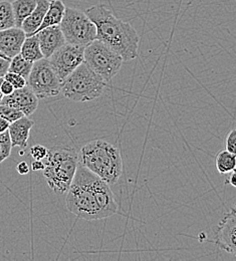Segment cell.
Wrapping results in <instances>:
<instances>
[{
    "instance_id": "obj_28",
    "label": "cell",
    "mask_w": 236,
    "mask_h": 261,
    "mask_svg": "<svg viewBox=\"0 0 236 261\" xmlns=\"http://www.w3.org/2000/svg\"><path fill=\"white\" fill-rule=\"evenodd\" d=\"M9 63H10V61L0 58V77H3L5 75V73L8 71Z\"/></svg>"
},
{
    "instance_id": "obj_11",
    "label": "cell",
    "mask_w": 236,
    "mask_h": 261,
    "mask_svg": "<svg viewBox=\"0 0 236 261\" xmlns=\"http://www.w3.org/2000/svg\"><path fill=\"white\" fill-rule=\"evenodd\" d=\"M38 99L34 92L25 86L24 88L14 90L8 96H3L0 103L12 107L20 111L25 117H31L38 107Z\"/></svg>"
},
{
    "instance_id": "obj_25",
    "label": "cell",
    "mask_w": 236,
    "mask_h": 261,
    "mask_svg": "<svg viewBox=\"0 0 236 261\" xmlns=\"http://www.w3.org/2000/svg\"><path fill=\"white\" fill-rule=\"evenodd\" d=\"M47 152H48V150L45 147H43L41 145H35L32 147L30 154L34 160H43L46 157Z\"/></svg>"
},
{
    "instance_id": "obj_1",
    "label": "cell",
    "mask_w": 236,
    "mask_h": 261,
    "mask_svg": "<svg viewBox=\"0 0 236 261\" xmlns=\"http://www.w3.org/2000/svg\"><path fill=\"white\" fill-rule=\"evenodd\" d=\"M66 203L69 212L87 221L111 217L118 210L110 185L80 163L68 188Z\"/></svg>"
},
{
    "instance_id": "obj_26",
    "label": "cell",
    "mask_w": 236,
    "mask_h": 261,
    "mask_svg": "<svg viewBox=\"0 0 236 261\" xmlns=\"http://www.w3.org/2000/svg\"><path fill=\"white\" fill-rule=\"evenodd\" d=\"M225 150L230 152V153H233L235 154L236 151V130H230L226 137V140H225Z\"/></svg>"
},
{
    "instance_id": "obj_2",
    "label": "cell",
    "mask_w": 236,
    "mask_h": 261,
    "mask_svg": "<svg viewBox=\"0 0 236 261\" xmlns=\"http://www.w3.org/2000/svg\"><path fill=\"white\" fill-rule=\"evenodd\" d=\"M85 12L96 25L97 39L120 55L124 62L135 60L140 37L129 22L115 16L103 4L92 6Z\"/></svg>"
},
{
    "instance_id": "obj_18",
    "label": "cell",
    "mask_w": 236,
    "mask_h": 261,
    "mask_svg": "<svg viewBox=\"0 0 236 261\" xmlns=\"http://www.w3.org/2000/svg\"><path fill=\"white\" fill-rule=\"evenodd\" d=\"M19 54L25 60H28L32 63L43 59V55L40 50V46H39V42H38L36 34L25 37V39L21 45Z\"/></svg>"
},
{
    "instance_id": "obj_12",
    "label": "cell",
    "mask_w": 236,
    "mask_h": 261,
    "mask_svg": "<svg viewBox=\"0 0 236 261\" xmlns=\"http://www.w3.org/2000/svg\"><path fill=\"white\" fill-rule=\"evenodd\" d=\"M35 34L44 59H48L55 51L66 43L65 36L62 33L60 25L45 28Z\"/></svg>"
},
{
    "instance_id": "obj_9",
    "label": "cell",
    "mask_w": 236,
    "mask_h": 261,
    "mask_svg": "<svg viewBox=\"0 0 236 261\" xmlns=\"http://www.w3.org/2000/svg\"><path fill=\"white\" fill-rule=\"evenodd\" d=\"M84 46L66 42L47 59L61 82L84 63Z\"/></svg>"
},
{
    "instance_id": "obj_20",
    "label": "cell",
    "mask_w": 236,
    "mask_h": 261,
    "mask_svg": "<svg viewBox=\"0 0 236 261\" xmlns=\"http://www.w3.org/2000/svg\"><path fill=\"white\" fill-rule=\"evenodd\" d=\"M33 65H34V63L25 60L20 54H18L17 56L13 57L10 60L8 71L17 73V74L23 76L25 80H28V77L31 73V70L33 68Z\"/></svg>"
},
{
    "instance_id": "obj_32",
    "label": "cell",
    "mask_w": 236,
    "mask_h": 261,
    "mask_svg": "<svg viewBox=\"0 0 236 261\" xmlns=\"http://www.w3.org/2000/svg\"><path fill=\"white\" fill-rule=\"evenodd\" d=\"M236 171H231L230 172V176H229V178L226 180V182H225V184H227V183H229V184H231L233 187H236Z\"/></svg>"
},
{
    "instance_id": "obj_7",
    "label": "cell",
    "mask_w": 236,
    "mask_h": 261,
    "mask_svg": "<svg viewBox=\"0 0 236 261\" xmlns=\"http://www.w3.org/2000/svg\"><path fill=\"white\" fill-rule=\"evenodd\" d=\"M60 28L67 43L85 47L97 39L95 23L89 18L86 12L76 8L66 7Z\"/></svg>"
},
{
    "instance_id": "obj_24",
    "label": "cell",
    "mask_w": 236,
    "mask_h": 261,
    "mask_svg": "<svg viewBox=\"0 0 236 261\" xmlns=\"http://www.w3.org/2000/svg\"><path fill=\"white\" fill-rule=\"evenodd\" d=\"M3 79L5 81L9 82L13 86L14 90L21 89V88H24L27 86V80L23 76H21V75H19L17 73H14V72L7 71L5 73V75L3 76Z\"/></svg>"
},
{
    "instance_id": "obj_5",
    "label": "cell",
    "mask_w": 236,
    "mask_h": 261,
    "mask_svg": "<svg viewBox=\"0 0 236 261\" xmlns=\"http://www.w3.org/2000/svg\"><path fill=\"white\" fill-rule=\"evenodd\" d=\"M107 83L85 63L62 82L61 93L72 101H91L101 96Z\"/></svg>"
},
{
    "instance_id": "obj_33",
    "label": "cell",
    "mask_w": 236,
    "mask_h": 261,
    "mask_svg": "<svg viewBox=\"0 0 236 261\" xmlns=\"http://www.w3.org/2000/svg\"><path fill=\"white\" fill-rule=\"evenodd\" d=\"M2 81H3V77H0V86H1V83H2ZM3 98V94L1 93V90H0V100L2 99Z\"/></svg>"
},
{
    "instance_id": "obj_3",
    "label": "cell",
    "mask_w": 236,
    "mask_h": 261,
    "mask_svg": "<svg viewBox=\"0 0 236 261\" xmlns=\"http://www.w3.org/2000/svg\"><path fill=\"white\" fill-rule=\"evenodd\" d=\"M78 163L109 185L116 184L123 173V161L119 149L102 140L86 144L81 150Z\"/></svg>"
},
{
    "instance_id": "obj_8",
    "label": "cell",
    "mask_w": 236,
    "mask_h": 261,
    "mask_svg": "<svg viewBox=\"0 0 236 261\" xmlns=\"http://www.w3.org/2000/svg\"><path fill=\"white\" fill-rule=\"evenodd\" d=\"M27 86L38 98L57 97L61 94L62 82L47 59L34 62Z\"/></svg>"
},
{
    "instance_id": "obj_16",
    "label": "cell",
    "mask_w": 236,
    "mask_h": 261,
    "mask_svg": "<svg viewBox=\"0 0 236 261\" xmlns=\"http://www.w3.org/2000/svg\"><path fill=\"white\" fill-rule=\"evenodd\" d=\"M65 10H66V5L64 4V2L62 0L49 1L48 9H47V11L43 17V20L36 33H38L39 31H41L45 28H48V27L60 25V23L64 17V14H65Z\"/></svg>"
},
{
    "instance_id": "obj_14",
    "label": "cell",
    "mask_w": 236,
    "mask_h": 261,
    "mask_svg": "<svg viewBox=\"0 0 236 261\" xmlns=\"http://www.w3.org/2000/svg\"><path fill=\"white\" fill-rule=\"evenodd\" d=\"M34 125V121L25 116L9 125L8 133L11 140L12 148L19 147L20 149L24 150L28 147L31 130Z\"/></svg>"
},
{
    "instance_id": "obj_4",
    "label": "cell",
    "mask_w": 236,
    "mask_h": 261,
    "mask_svg": "<svg viewBox=\"0 0 236 261\" xmlns=\"http://www.w3.org/2000/svg\"><path fill=\"white\" fill-rule=\"evenodd\" d=\"M43 160V176L49 188L58 195L68 192L78 164V155L69 148L54 147Z\"/></svg>"
},
{
    "instance_id": "obj_22",
    "label": "cell",
    "mask_w": 236,
    "mask_h": 261,
    "mask_svg": "<svg viewBox=\"0 0 236 261\" xmlns=\"http://www.w3.org/2000/svg\"><path fill=\"white\" fill-rule=\"evenodd\" d=\"M11 150L12 145L8 130L0 133V164L10 157Z\"/></svg>"
},
{
    "instance_id": "obj_15",
    "label": "cell",
    "mask_w": 236,
    "mask_h": 261,
    "mask_svg": "<svg viewBox=\"0 0 236 261\" xmlns=\"http://www.w3.org/2000/svg\"><path fill=\"white\" fill-rule=\"evenodd\" d=\"M48 6L49 0H37L34 11L23 20L20 28L25 33L27 36H31L36 33L48 9Z\"/></svg>"
},
{
    "instance_id": "obj_31",
    "label": "cell",
    "mask_w": 236,
    "mask_h": 261,
    "mask_svg": "<svg viewBox=\"0 0 236 261\" xmlns=\"http://www.w3.org/2000/svg\"><path fill=\"white\" fill-rule=\"evenodd\" d=\"M9 125H10L9 122H7L6 120H4L3 118L0 117V133H3L5 130H8Z\"/></svg>"
},
{
    "instance_id": "obj_17",
    "label": "cell",
    "mask_w": 236,
    "mask_h": 261,
    "mask_svg": "<svg viewBox=\"0 0 236 261\" xmlns=\"http://www.w3.org/2000/svg\"><path fill=\"white\" fill-rule=\"evenodd\" d=\"M36 2L37 0H14L11 2L16 28H21L23 20L34 11Z\"/></svg>"
},
{
    "instance_id": "obj_29",
    "label": "cell",
    "mask_w": 236,
    "mask_h": 261,
    "mask_svg": "<svg viewBox=\"0 0 236 261\" xmlns=\"http://www.w3.org/2000/svg\"><path fill=\"white\" fill-rule=\"evenodd\" d=\"M16 170L20 175H27L30 173V167L27 162H20V163L17 164Z\"/></svg>"
},
{
    "instance_id": "obj_19",
    "label": "cell",
    "mask_w": 236,
    "mask_h": 261,
    "mask_svg": "<svg viewBox=\"0 0 236 261\" xmlns=\"http://www.w3.org/2000/svg\"><path fill=\"white\" fill-rule=\"evenodd\" d=\"M215 166L221 175L234 171L236 166L235 154L226 150L219 152L215 158Z\"/></svg>"
},
{
    "instance_id": "obj_30",
    "label": "cell",
    "mask_w": 236,
    "mask_h": 261,
    "mask_svg": "<svg viewBox=\"0 0 236 261\" xmlns=\"http://www.w3.org/2000/svg\"><path fill=\"white\" fill-rule=\"evenodd\" d=\"M43 168H44V163L42 162V160H34L32 164V169L34 171H40V170H43Z\"/></svg>"
},
{
    "instance_id": "obj_23",
    "label": "cell",
    "mask_w": 236,
    "mask_h": 261,
    "mask_svg": "<svg viewBox=\"0 0 236 261\" xmlns=\"http://www.w3.org/2000/svg\"><path fill=\"white\" fill-rule=\"evenodd\" d=\"M23 116L24 115L20 111L14 109L12 107L0 103V117L3 118L4 120H6L7 122H9L10 124L15 122L16 120L22 118Z\"/></svg>"
},
{
    "instance_id": "obj_13",
    "label": "cell",
    "mask_w": 236,
    "mask_h": 261,
    "mask_svg": "<svg viewBox=\"0 0 236 261\" xmlns=\"http://www.w3.org/2000/svg\"><path fill=\"white\" fill-rule=\"evenodd\" d=\"M25 37L27 34L20 28L13 27L0 31V53L11 60L20 53Z\"/></svg>"
},
{
    "instance_id": "obj_34",
    "label": "cell",
    "mask_w": 236,
    "mask_h": 261,
    "mask_svg": "<svg viewBox=\"0 0 236 261\" xmlns=\"http://www.w3.org/2000/svg\"><path fill=\"white\" fill-rule=\"evenodd\" d=\"M0 58H3V59H5V60H8V61H10V59H8L7 57H5L2 53H0Z\"/></svg>"
},
{
    "instance_id": "obj_21",
    "label": "cell",
    "mask_w": 236,
    "mask_h": 261,
    "mask_svg": "<svg viewBox=\"0 0 236 261\" xmlns=\"http://www.w3.org/2000/svg\"><path fill=\"white\" fill-rule=\"evenodd\" d=\"M15 27L14 15L11 7V2L0 1V31Z\"/></svg>"
},
{
    "instance_id": "obj_10",
    "label": "cell",
    "mask_w": 236,
    "mask_h": 261,
    "mask_svg": "<svg viewBox=\"0 0 236 261\" xmlns=\"http://www.w3.org/2000/svg\"><path fill=\"white\" fill-rule=\"evenodd\" d=\"M213 243L226 252L236 254V211L231 208L220 220Z\"/></svg>"
},
{
    "instance_id": "obj_27",
    "label": "cell",
    "mask_w": 236,
    "mask_h": 261,
    "mask_svg": "<svg viewBox=\"0 0 236 261\" xmlns=\"http://www.w3.org/2000/svg\"><path fill=\"white\" fill-rule=\"evenodd\" d=\"M0 90H1V93L3 94V96H8V95L13 93L14 88L9 82H7L3 79L2 83H1V86H0Z\"/></svg>"
},
{
    "instance_id": "obj_6",
    "label": "cell",
    "mask_w": 236,
    "mask_h": 261,
    "mask_svg": "<svg viewBox=\"0 0 236 261\" xmlns=\"http://www.w3.org/2000/svg\"><path fill=\"white\" fill-rule=\"evenodd\" d=\"M123 59L99 39L93 40L84 50V63L109 83L119 72Z\"/></svg>"
}]
</instances>
